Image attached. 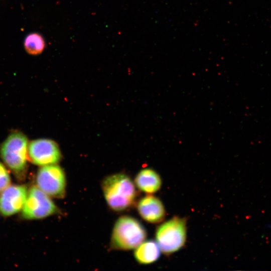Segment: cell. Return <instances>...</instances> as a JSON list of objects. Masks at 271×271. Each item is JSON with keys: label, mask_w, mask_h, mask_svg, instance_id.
I'll return each instance as SVG.
<instances>
[{"label": "cell", "mask_w": 271, "mask_h": 271, "mask_svg": "<svg viewBox=\"0 0 271 271\" xmlns=\"http://www.w3.org/2000/svg\"><path fill=\"white\" fill-rule=\"evenodd\" d=\"M28 141L20 131L12 132L0 146V156L15 178L24 180L28 170Z\"/></svg>", "instance_id": "1"}, {"label": "cell", "mask_w": 271, "mask_h": 271, "mask_svg": "<svg viewBox=\"0 0 271 271\" xmlns=\"http://www.w3.org/2000/svg\"><path fill=\"white\" fill-rule=\"evenodd\" d=\"M102 189L108 206L115 211H122L133 204L137 192L131 179L117 173L106 177L102 182Z\"/></svg>", "instance_id": "2"}, {"label": "cell", "mask_w": 271, "mask_h": 271, "mask_svg": "<svg viewBox=\"0 0 271 271\" xmlns=\"http://www.w3.org/2000/svg\"><path fill=\"white\" fill-rule=\"evenodd\" d=\"M146 236L145 228L138 220L128 216H121L113 226L111 247L119 250L135 249L144 241Z\"/></svg>", "instance_id": "3"}, {"label": "cell", "mask_w": 271, "mask_h": 271, "mask_svg": "<svg viewBox=\"0 0 271 271\" xmlns=\"http://www.w3.org/2000/svg\"><path fill=\"white\" fill-rule=\"evenodd\" d=\"M156 240L161 250L170 254L180 249L186 238V221L175 217L161 224L156 232Z\"/></svg>", "instance_id": "4"}, {"label": "cell", "mask_w": 271, "mask_h": 271, "mask_svg": "<svg viewBox=\"0 0 271 271\" xmlns=\"http://www.w3.org/2000/svg\"><path fill=\"white\" fill-rule=\"evenodd\" d=\"M21 216L27 220L41 219L59 212L50 197L36 185L28 190L25 203L21 210Z\"/></svg>", "instance_id": "5"}, {"label": "cell", "mask_w": 271, "mask_h": 271, "mask_svg": "<svg viewBox=\"0 0 271 271\" xmlns=\"http://www.w3.org/2000/svg\"><path fill=\"white\" fill-rule=\"evenodd\" d=\"M36 182V186L51 197L63 198L65 195V174L56 164L42 166L37 173Z\"/></svg>", "instance_id": "6"}, {"label": "cell", "mask_w": 271, "mask_h": 271, "mask_svg": "<svg viewBox=\"0 0 271 271\" xmlns=\"http://www.w3.org/2000/svg\"><path fill=\"white\" fill-rule=\"evenodd\" d=\"M28 159L39 166L56 164L61 159L57 144L49 139H40L31 141L28 144Z\"/></svg>", "instance_id": "7"}, {"label": "cell", "mask_w": 271, "mask_h": 271, "mask_svg": "<svg viewBox=\"0 0 271 271\" xmlns=\"http://www.w3.org/2000/svg\"><path fill=\"white\" fill-rule=\"evenodd\" d=\"M28 189L24 185H10L0 193V213L8 217L21 211L25 203Z\"/></svg>", "instance_id": "8"}, {"label": "cell", "mask_w": 271, "mask_h": 271, "mask_svg": "<svg viewBox=\"0 0 271 271\" xmlns=\"http://www.w3.org/2000/svg\"><path fill=\"white\" fill-rule=\"evenodd\" d=\"M138 210L141 216L150 223L162 221L165 216V210L162 202L152 195L142 198L138 204Z\"/></svg>", "instance_id": "9"}, {"label": "cell", "mask_w": 271, "mask_h": 271, "mask_svg": "<svg viewBox=\"0 0 271 271\" xmlns=\"http://www.w3.org/2000/svg\"><path fill=\"white\" fill-rule=\"evenodd\" d=\"M135 184L141 191L148 194L158 191L161 186V179L159 174L151 169L141 170L135 178Z\"/></svg>", "instance_id": "10"}, {"label": "cell", "mask_w": 271, "mask_h": 271, "mask_svg": "<svg viewBox=\"0 0 271 271\" xmlns=\"http://www.w3.org/2000/svg\"><path fill=\"white\" fill-rule=\"evenodd\" d=\"M135 249L134 256L142 264H149L156 261L161 250L158 243L153 240L143 242Z\"/></svg>", "instance_id": "11"}, {"label": "cell", "mask_w": 271, "mask_h": 271, "mask_svg": "<svg viewBox=\"0 0 271 271\" xmlns=\"http://www.w3.org/2000/svg\"><path fill=\"white\" fill-rule=\"evenodd\" d=\"M24 46L27 53L31 55L41 54L45 49L46 43L40 34L33 32L28 34L25 38Z\"/></svg>", "instance_id": "12"}, {"label": "cell", "mask_w": 271, "mask_h": 271, "mask_svg": "<svg viewBox=\"0 0 271 271\" xmlns=\"http://www.w3.org/2000/svg\"><path fill=\"white\" fill-rule=\"evenodd\" d=\"M11 177L5 166L0 162V193L11 184Z\"/></svg>", "instance_id": "13"}, {"label": "cell", "mask_w": 271, "mask_h": 271, "mask_svg": "<svg viewBox=\"0 0 271 271\" xmlns=\"http://www.w3.org/2000/svg\"><path fill=\"white\" fill-rule=\"evenodd\" d=\"M265 227L271 231V223H268L265 225Z\"/></svg>", "instance_id": "14"}]
</instances>
